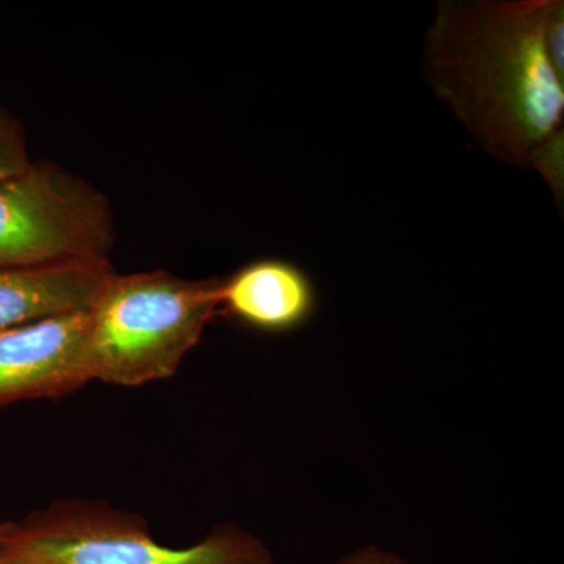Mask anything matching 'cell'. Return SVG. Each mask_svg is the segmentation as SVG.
<instances>
[{
    "label": "cell",
    "mask_w": 564,
    "mask_h": 564,
    "mask_svg": "<svg viewBox=\"0 0 564 564\" xmlns=\"http://www.w3.org/2000/svg\"><path fill=\"white\" fill-rule=\"evenodd\" d=\"M552 0H445L426 33L423 74L492 158L564 193V80L545 50Z\"/></svg>",
    "instance_id": "1"
},
{
    "label": "cell",
    "mask_w": 564,
    "mask_h": 564,
    "mask_svg": "<svg viewBox=\"0 0 564 564\" xmlns=\"http://www.w3.org/2000/svg\"><path fill=\"white\" fill-rule=\"evenodd\" d=\"M221 288L220 278L113 270L87 310L91 381L135 388L173 377L220 313Z\"/></svg>",
    "instance_id": "2"
},
{
    "label": "cell",
    "mask_w": 564,
    "mask_h": 564,
    "mask_svg": "<svg viewBox=\"0 0 564 564\" xmlns=\"http://www.w3.org/2000/svg\"><path fill=\"white\" fill-rule=\"evenodd\" d=\"M0 554L24 564H274L261 538L221 524L185 549L159 544L140 516L68 500L10 524Z\"/></svg>",
    "instance_id": "3"
},
{
    "label": "cell",
    "mask_w": 564,
    "mask_h": 564,
    "mask_svg": "<svg viewBox=\"0 0 564 564\" xmlns=\"http://www.w3.org/2000/svg\"><path fill=\"white\" fill-rule=\"evenodd\" d=\"M113 243L109 204L88 182L47 162L0 180V269L109 261Z\"/></svg>",
    "instance_id": "4"
},
{
    "label": "cell",
    "mask_w": 564,
    "mask_h": 564,
    "mask_svg": "<svg viewBox=\"0 0 564 564\" xmlns=\"http://www.w3.org/2000/svg\"><path fill=\"white\" fill-rule=\"evenodd\" d=\"M87 311L55 315L0 333V408L61 399L90 383Z\"/></svg>",
    "instance_id": "5"
},
{
    "label": "cell",
    "mask_w": 564,
    "mask_h": 564,
    "mask_svg": "<svg viewBox=\"0 0 564 564\" xmlns=\"http://www.w3.org/2000/svg\"><path fill=\"white\" fill-rule=\"evenodd\" d=\"M317 310L314 281L292 262L263 259L223 280L221 311L258 332H296Z\"/></svg>",
    "instance_id": "6"
},
{
    "label": "cell",
    "mask_w": 564,
    "mask_h": 564,
    "mask_svg": "<svg viewBox=\"0 0 564 564\" xmlns=\"http://www.w3.org/2000/svg\"><path fill=\"white\" fill-rule=\"evenodd\" d=\"M111 272L109 261L0 269V333L55 315L87 311Z\"/></svg>",
    "instance_id": "7"
},
{
    "label": "cell",
    "mask_w": 564,
    "mask_h": 564,
    "mask_svg": "<svg viewBox=\"0 0 564 564\" xmlns=\"http://www.w3.org/2000/svg\"><path fill=\"white\" fill-rule=\"evenodd\" d=\"M31 163L20 122L0 107V180L24 172Z\"/></svg>",
    "instance_id": "8"
},
{
    "label": "cell",
    "mask_w": 564,
    "mask_h": 564,
    "mask_svg": "<svg viewBox=\"0 0 564 564\" xmlns=\"http://www.w3.org/2000/svg\"><path fill=\"white\" fill-rule=\"evenodd\" d=\"M545 50L549 61L554 66L560 79L564 80V3L563 0H552L545 28Z\"/></svg>",
    "instance_id": "9"
},
{
    "label": "cell",
    "mask_w": 564,
    "mask_h": 564,
    "mask_svg": "<svg viewBox=\"0 0 564 564\" xmlns=\"http://www.w3.org/2000/svg\"><path fill=\"white\" fill-rule=\"evenodd\" d=\"M334 564H411L403 556L395 552L386 551L380 545H364V547L355 549L348 552L343 558L337 560Z\"/></svg>",
    "instance_id": "10"
},
{
    "label": "cell",
    "mask_w": 564,
    "mask_h": 564,
    "mask_svg": "<svg viewBox=\"0 0 564 564\" xmlns=\"http://www.w3.org/2000/svg\"><path fill=\"white\" fill-rule=\"evenodd\" d=\"M11 522H0V543H2L3 536L9 532Z\"/></svg>",
    "instance_id": "11"
},
{
    "label": "cell",
    "mask_w": 564,
    "mask_h": 564,
    "mask_svg": "<svg viewBox=\"0 0 564 564\" xmlns=\"http://www.w3.org/2000/svg\"><path fill=\"white\" fill-rule=\"evenodd\" d=\"M0 564H24L17 562V560L9 558V556L0 554Z\"/></svg>",
    "instance_id": "12"
}]
</instances>
